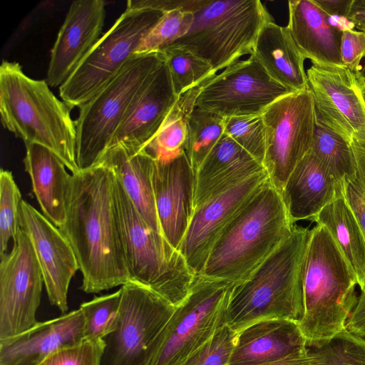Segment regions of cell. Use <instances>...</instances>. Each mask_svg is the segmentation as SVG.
Wrapping results in <instances>:
<instances>
[{
    "instance_id": "cell-36",
    "label": "cell",
    "mask_w": 365,
    "mask_h": 365,
    "mask_svg": "<svg viewBox=\"0 0 365 365\" xmlns=\"http://www.w3.org/2000/svg\"><path fill=\"white\" fill-rule=\"evenodd\" d=\"M21 195L12 173H0V256L7 253L11 240L16 239L22 229Z\"/></svg>"
},
{
    "instance_id": "cell-9",
    "label": "cell",
    "mask_w": 365,
    "mask_h": 365,
    "mask_svg": "<svg viewBox=\"0 0 365 365\" xmlns=\"http://www.w3.org/2000/svg\"><path fill=\"white\" fill-rule=\"evenodd\" d=\"M235 283L195 275L189 294L175 307L159 336L148 365H180L226 325Z\"/></svg>"
},
{
    "instance_id": "cell-16",
    "label": "cell",
    "mask_w": 365,
    "mask_h": 365,
    "mask_svg": "<svg viewBox=\"0 0 365 365\" xmlns=\"http://www.w3.org/2000/svg\"><path fill=\"white\" fill-rule=\"evenodd\" d=\"M268 179L264 170L194 210L179 251L195 275L202 274L210 252L227 224Z\"/></svg>"
},
{
    "instance_id": "cell-1",
    "label": "cell",
    "mask_w": 365,
    "mask_h": 365,
    "mask_svg": "<svg viewBox=\"0 0 365 365\" xmlns=\"http://www.w3.org/2000/svg\"><path fill=\"white\" fill-rule=\"evenodd\" d=\"M115 175L108 166L72 174L66 220L59 228L77 258L81 289L98 293L131 282L115 196Z\"/></svg>"
},
{
    "instance_id": "cell-4",
    "label": "cell",
    "mask_w": 365,
    "mask_h": 365,
    "mask_svg": "<svg viewBox=\"0 0 365 365\" xmlns=\"http://www.w3.org/2000/svg\"><path fill=\"white\" fill-rule=\"evenodd\" d=\"M294 225L281 193L268 179L223 230L202 275L232 282L245 279L290 235Z\"/></svg>"
},
{
    "instance_id": "cell-32",
    "label": "cell",
    "mask_w": 365,
    "mask_h": 365,
    "mask_svg": "<svg viewBox=\"0 0 365 365\" xmlns=\"http://www.w3.org/2000/svg\"><path fill=\"white\" fill-rule=\"evenodd\" d=\"M188 134L185 153L194 170L199 168L224 134V118L195 105L187 113Z\"/></svg>"
},
{
    "instance_id": "cell-37",
    "label": "cell",
    "mask_w": 365,
    "mask_h": 365,
    "mask_svg": "<svg viewBox=\"0 0 365 365\" xmlns=\"http://www.w3.org/2000/svg\"><path fill=\"white\" fill-rule=\"evenodd\" d=\"M193 21L192 11L176 9L165 12L142 39L135 54L160 51L186 35Z\"/></svg>"
},
{
    "instance_id": "cell-7",
    "label": "cell",
    "mask_w": 365,
    "mask_h": 365,
    "mask_svg": "<svg viewBox=\"0 0 365 365\" xmlns=\"http://www.w3.org/2000/svg\"><path fill=\"white\" fill-rule=\"evenodd\" d=\"M164 61L160 51L135 54L117 75L79 107L76 126L80 170L98 163L137 96Z\"/></svg>"
},
{
    "instance_id": "cell-26",
    "label": "cell",
    "mask_w": 365,
    "mask_h": 365,
    "mask_svg": "<svg viewBox=\"0 0 365 365\" xmlns=\"http://www.w3.org/2000/svg\"><path fill=\"white\" fill-rule=\"evenodd\" d=\"M24 164L43 215L60 228L64 223L66 200L72 174L51 150L35 143H25Z\"/></svg>"
},
{
    "instance_id": "cell-27",
    "label": "cell",
    "mask_w": 365,
    "mask_h": 365,
    "mask_svg": "<svg viewBox=\"0 0 365 365\" xmlns=\"http://www.w3.org/2000/svg\"><path fill=\"white\" fill-rule=\"evenodd\" d=\"M154 163L144 149L123 144L109 148L98 162L113 170L145 221L161 234L152 182Z\"/></svg>"
},
{
    "instance_id": "cell-14",
    "label": "cell",
    "mask_w": 365,
    "mask_h": 365,
    "mask_svg": "<svg viewBox=\"0 0 365 365\" xmlns=\"http://www.w3.org/2000/svg\"><path fill=\"white\" fill-rule=\"evenodd\" d=\"M43 279L26 232L21 229L9 253L1 256L0 340L18 336L38 322Z\"/></svg>"
},
{
    "instance_id": "cell-6",
    "label": "cell",
    "mask_w": 365,
    "mask_h": 365,
    "mask_svg": "<svg viewBox=\"0 0 365 365\" xmlns=\"http://www.w3.org/2000/svg\"><path fill=\"white\" fill-rule=\"evenodd\" d=\"M114 196L131 282L176 307L189 294L195 274L180 252L145 221L116 177Z\"/></svg>"
},
{
    "instance_id": "cell-19",
    "label": "cell",
    "mask_w": 365,
    "mask_h": 365,
    "mask_svg": "<svg viewBox=\"0 0 365 365\" xmlns=\"http://www.w3.org/2000/svg\"><path fill=\"white\" fill-rule=\"evenodd\" d=\"M106 1L76 0L69 6L53 48L46 81L60 87L101 37Z\"/></svg>"
},
{
    "instance_id": "cell-38",
    "label": "cell",
    "mask_w": 365,
    "mask_h": 365,
    "mask_svg": "<svg viewBox=\"0 0 365 365\" xmlns=\"http://www.w3.org/2000/svg\"><path fill=\"white\" fill-rule=\"evenodd\" d=\"M224 122V133L262 164L266 150V131L262 115L226 117Z\"/></svg>"
},
{
    "instance_id": "cell-40",
    "label": "cell",
    "mask_w": 365,
    "mask_h": 365,
    "mask_svg": "<svg viewBox=\"0 0 365 365\" xmlns=\"http://www.w3.org/2000/svg\"><path fill=\"white\" fill-rule=\"evenodd\" d=\"M104 346L103 339H84L55 351L38 365H100Z\"/></svg>"
},
{
    "instance_id": "cell-17",
    "label": "cell",
    "mask_w": 365,
    "mask_h": 365,
    "mask_svg": "<svg viewBox=\"0 0 365 365\" xmlns=\"http://www.w3.org/2000/svg\"><path fill=\"white\" fill-rule=\"evenodd\" d=\"M21 219L22 229L34 247L50 303L65 314L70 282L79 270L74 251L62 231L25 200L21 202Z\"/></svg>"
},
{
    "instance_id": "cell-30",
    "label": "cell",
    "mask_w": 365,
    "mask_h": 365,
    "mask_svg": "<svg viewBox=\"0 0 365 365\" xmlns=\"http://www.w3.org/2000/svg\"><path fill=\"white\" fill-rule=\"evenodd\" d=\"M193 106L194 101L188 95H182L143 149L157 160H168L184 152L188 134L187 113Z\"/></svg>"
},
{
    "instance_id": "cell-33",
    "label": "cell",
    "mask_w": 365,
    "mask_h": 365,
    "mask_svg": "<svg viewBox=\"0 0 365 365\" xmlns=\"http://www.w3.org/2000/svg\"><path fill=\"white\" fill-rule=\"evenodd\" d=\"M160 51L179 97L192 88H200L216 75L208 63L182 47L168 46Z\"/></svg>"
},
{
    "instance_id": "cell-49",
    "label": "cell",
    "mask_w": 365,
    "mask_h": 365,
    "mask_svg": "<svg viewBox=\"0 0 365 365\" xmlns=\"http://www.w3.org/2000/svg\"><path fill=\"white\" fill-rule=\"evenodd\" d=\"M355 73L361 86L362 90L365 91V68H361V69L356 71Z\"/></svg>"
},
{
    "instance_id": "cell-25",
    "label": "cell",
    "mask_w": 365,
    "mask_h": 365,
    "mask_svg": "<svg viewBox=\"0 0 365 365\" xmlns=\"http://www.w3.org/2000/svg\"><path fill=\"white\" fill-rule=\"evenodd\" d=\"M288 28L296 45L312 63L343 66L342 29L314 0L288 1Z\"/></svg>"
},
{
    "instance_id": "cell-43",
    "label": "cell",
    "mask_w": 365,
    "mask_h": 365,
    "mask_svg": "<svg viewBox=\"0 0 365 365\" xmlns=\"http://www.w3.org/2000/svg\"><path fill=\"white\" fill-rule=\"evenodd\" d=\"M206 0H129L126 9L129 10H155L163 13L176 9L195 12L199 9Z\"/></svg>"
},
{
    "instance_id": "cell-23",
    "label": "cell",
    "mask_w": 365,
    "mask_h": 365,
    "mask_svg": "<svg viewBox=\"0 0 365 365\" xmlns=\"http://www.w3.org/2000/svg\"><path fill=\"white\" fill-rule=\"evenodd\" d=\"M307 349L299 323L284 319L256 322L237 332L229 365H262Z\"/></svg>"
},
{
    "instance_id": "cell-50",
    "label": "cell",
    "mask_w": 365,
    "mask_h": 365,
    "mask_svg": "<svg viewBox=\"0 0 365 365\" xmlns=\"http://www.w3.org/2000/svg\"><path fill=\"white\" fill-rule=\"evenodd\" d=\"M362 92H363V98H364V102H365V91L362 90Z\"/></svg>"
},
{
    "instance_id": "cell-12",
    "label": "cell",
    "mask_w": 365,
    "mask_h": 365,
    "mask_svg": "<svg viewBox=\"0 0 365 365\" xmlns=\"http://www.w3.org/2000/svg\"><path fill=\"white\" fill-rule=\"evenodd\" d=\"M266 131L262 163L271 184L281 192L298 163L311 149L316 109L309 89L285 95L262 114Z\"/></svg>"
},
{
    "instance_id": "cell-20",
    "label": "cell",
    "mask_w": 365,
    "mask_h": 365,
    "mask_svg": "<svg viewBox=\"0 0 365 365\" xmlns=\"http://www.w3.org/2000/svg\"><path fill=\"white\" fill-rule=\"evenodd\" d=\"M84 339V319L78 309L0 340V365H38L55 351Z\"/></svg>"
},
{
    "instance_id": "cell-41",
    "label": "cell",
    "mask_w": 365,
    "mask_h": 365,
    "mask_svg": "<svg viewBox=\"0 0 365 365\" xmlns=\"http://www.w3.org/2000/svg\"><path fill=\"white\" fill-rule=\"evenodd\" d=\"M340 52L343 66L354 72L360 70V62L365 56V32L344 29Z\"/></svg>"
},
{
    "instance_id": "cell-34",
    "label": "cell",
    "mask_w": 365,
    "mask_h": 365,
    "mask_svg": "<svg viewBox=\"0 0 365 365\" xmlns=\"http://www.w3.org/2000/svg\"><path fill=\"white\" fill-rule=\"evenodd\" d=\"M316 365H365V338L344 328L326 339L307 341Z\"/></svg>"
},
{
    "instance_id": "cell-46",
    "label": "cell",
    "mask_w": 365,
    "mask_h": 365,
    "mask_svg": "<svg viewBox=\"0 0 365 365\" xmlns=\"http://www.w3.org/2000/svg\"><path fill=\"white\" fill-rule=\"evenodd\" d=\"M356 165V174L365 186V142L353 138L350 143Z\"/></svg>"
},
{
    "instance_id": "cell-10",
    "label": "cell",
    "mask_w": 365,
    "mask_h": 365,
    "mask_svg": "<svg viewBox=\"0 0 365 365\" xmlns=\"http://www.w3.org/2000/svg\"><path fill=\"white\" fill-rule=\"evenodd\" d=\"M163 14L125 9L58 88L61 99L71 110L86 103L135 55L142 39Z\"/></svg>"
},
{
    "instance_id": "cell-24",
    "label": "cell",
    "mask_w": 365,
    "mask_h": 365,
    "mask_svg": "<svg viewBox=\"0 0 365 365\" xmlns=\"http://www.w3.org/2000/svg\"><path fill=\"white\" fill-rule=\"evenodd\" d=\"M263 170L262 163L224 133L195 173L194 210Z\"/></svg>"
},
{
    "instance_id": "cell-51",
    "label": "cell",
    "mask_w": 365,
    "mask_h": 365,
    "mask_svg": "<svg viewBox=\"0 0 365 365\" xmlns=\"http://www.w3.org/2000/svg\"><path fill=\"white\" fill-rule=\"evenodd\" d=\"M364 58H365V56H364ZM363 68H365V64H364V66Z\"/></svg>"
},
{
    "instance_id": "cell-29",
    "label": "cell",
    "mask_w": 365,
    "mask_h": 365,
    "mask_svg": "<svg viewBox=\"0 0 365 365\" xmlns=\"http://www.w3.org/2000/svg\"><path fill=\"white\" fill-rule=\"evenodd\" d=\"M313 222L328 230L361 289L365 284V237L344 195L327 205Z\"/></svg>"
},
{
    "instance_id": "cell-15",
    "label": "cell",
    "mask_w": 365,
    "mask_h": 365,
    "mask_svg": "<svg viewBox=\"0 0 365 365\" xmlns=\"http://www.w3.org/2000/svg\"><path fill=\"white\" fill-rule=\"evenodd\" d=\"M307 76L318 118L349 143L353 138L365 142V102L355 72L312 63Z\"/></svg>"
},
{
    "instance_id": "cell-39",
    "label": "cell",
    "mask_w": 365,
    "mask_h": 365,
    "mask_svg": "<svg viewBox=\"0 0 365 365\" xmlns=\"http://www.w3.org/2000/svg\"><path fill=\"white\" fill-rule=\"evenodd\" d=\"M237 332L227 324L180 365H229Z\"/></svg>"
},
{
    "instance_id": "cell-22",
    "label": "cell",
    "mask_w": 365,
    "mask_h": 365,
    "mask_svg": "<svg viewBox=\"0 0 365 365\" xmlns=\"http://www.w3.org/2000/svg\"><path fill=\"white\" fill-rule=\"evenodd\" d=\"M281 196L292 222L312 220L343 195V183L309 151L289 176Z\"/></svg>"
},
{
    "instance_id": "cell-5",
    "label": "cell",
    "mask_w": 365,
    "mask_h": 365,
    "mask_svg": "<svg viewBox=\"0 0 365 365\" xmlns=\"http://www.w3.org/2000/svg\"><path fill=\"white\" fill-rule=\"evenodd\" d=\"M355 275L328 230L311 229L303 273L304 313L298 322L307 341L345 328L358 297Z\"/></svg>"
},
{
    "instance_id": "cell-42",
    "label": "cell",
    "mask_w": 365,
    "mask_h": 365,
    "mask_svg": "<svg viewBox=\"0 0 365 365\" xmlns=\"http://www.w3.org/2000/svg\"><path fill=\"white\" fill-rule=\"evenodd\" d=\"M343 195L365 237V186L357 174L343 182Z\"/></svg>"
},
{
    "instance_id": "cell-48",
    "label": "cell",
    "mask_w": 365,
    "mask_h": 365,
    "mask_svg": "<svg viewBox=\"0 0 365 365\" xmlns=\"http://www.w3.org/2000/svg\"><path fill=\"white\" fill-rule=\"evenodd\" d=\"M317 360L306 349L305 351L284 359L262 365H316Z\"/></svg>"
},
{
    "instance_id": "cell-47",
    "label": "cell",
    "mask_w": 365,
    "mask_h": 365,
    "mask_svg": "<svg viewBox=\"0 0 365 365\" xmlns=\"http://www.w3.org/2000/svg\"><path fill=\"white\" fill-rule=\"evenodd\" d=\"M346 19L359 31L365 32V0H353Z\"/></svg>"
},
{
    "instance_id": "cell-13",
    "label": "cell",
    "mask_w": 365,
    "mask_h": 365,
    "mask_svg": "<svg viewBox=\"0 0 365 365\" xmlns=\"http://www.w3.org/2000/svg\"><path fill=\"white\" fill-rule=\"evenodd\" d=\"M291 93L274 81L250 56L227 66L199 88L194 105L222 118L262 115L273 102Z\"/></svg>"
},
{
    "instance_id": "cell-2",
    "label": "cell",
    "mask_w": 365,
    "mask_h": 365,
    "mask_svg": "<svg viewBox=\"0 0 365 365\" xmlns=\"http://www.w3.org/2000/svg\"><path fill=\"white\" fill-rule=\"evenodd\" d=\"M311 229L294 225L290 235L245 279L235 282L226 324L239 332L261 320L299 322L304 313L303 273Z\"/></svg>"
},
{
    "instance_id": "cell-28",
    "label": "cell",
    "mask_w": 365,
    "mask_h": 365,
    "mask_svg": "<svg viewBox=\"0 0 365 365\" xmlns=\"http://www.w3.org/2000/svg\"><path fill=\"white\" fill-rule=\"evenodd\" d=\"M250 56L274 81L292 92L309 88L304 69L306 58L287 26L274 21L267 23L260 30Z\"/></svg>"
},
{
    "instance_id": "cell-21",
    "label": "cell",
    "mask_w": 365,
    "mask_h": 365,
    "mask_svg": "<svg viewBox=\"0 0 365 365\" xmlns=\"http://www.w3.org/2000/svg\"><path fill=\"white\" fill-rule=\"evenodd\" d=\"M179 98L164 61L132 103L109 148L118 144L144 148Z\"/></svg>"
},
{
    "instance_id": "cell-8",
    "label": "cell",
    "mask_w": 365,
    "mask_h": 365,
    "mask_svg": "<svg viewBox=\"0 0 365 365\" xmlns=\"http://www.w3.org/2000/svg\"><path fill=\"white\" fill-rule=\"evenodd\" d=\"M272 21L259 0H206L194 12L189 32L169 46L188 50L217 74L242 56L251 55L260 30Z\"/></svg>"
},
{
    "instance_id": "cell-31",
    "label": "cell",
    "mask_w": 365,
    "mask_h": 365,
    "mask_svg": "<svg viewBox=\"0 0 365 365\" xmlns=\"http://www.w3.org/2000/svg\"><path fill=\"white\" fill-rule=\"evenodd\" d=\"M310 150L342 183L356 175L351 145L317 116Z\"/></svg>"
},
{
    "instance_id": "cell-45",
    "label": "cell",
    "mask_w": 365,
    "mask_h": 365,
    "mask_svg": "<svg viewBox=\"0 0 365 365\" xmlns=\"http://www.w3.org/2000/svg\"><path fill=\"white\" fill-rule=\"evenodd\" d=\"M329 17L346 19L353 0H314Z\"/></svg>"
},
{
    "instance_id": "cell-3",
    "label": "cell",
    "mask_w": 365,
    "mask_h": 365,
    "mask_svg": "<svg viewBox=\"0 0 365 365\" xmlns=\"http://www.w3.org/2000/svg\"><path fill=\"white\" fill-rule=\"evenodd\" d=\"M46 80L24 73L17 62L3 60L0 66V114L3 127L24 143L53 152L71 174L80 171L76 155V120L71 108L58 98Z\"/></svg>"
},
{
    "instance_id": "cell-44",
    "label": "cell",
    "mask_w": 365,
    "mask_h": 365,
    "mask_svg": "<svg viewBox=\"0 0 365 365\" xmlns=\"http://www.w3.org/2000/svg\"><path fill=\"white\" fill-rule=\"evenodd\" d=\"M360 289L361 293L345 328L351 333L365 338V284Z\"/></svg>"
},
{
    "instance_id": "cell-11",
    "label": "cell",
    "mask_w": 365,
    "mask_h": 365,
    "mask_svg": "<svg viewBox=\"0 0 365 365\" xmlns=\"http://www.w3.org/2000/svg\"><path fill=\"white\" fill-rule=\"evenodd\" d=\"M115 329L105 336L100 365H148L175 307L158 294L130 282L120 287Z\"/></svg>"
},
{
    "instance_id": "cell-18",
    "label": "cell",
    "mask_w": 365,
    "mask_h": 365,
    "mask_svg": "<svg viewBox=\"0 0 365 365\" xmlns=\"http://www.w3.org/2000/svg\"><path fill=\"white\" fill-rule=\"evenodd\" d=\"M152 182L161 234L179 250L194 212L195 173L185 151L155 160Z\"/></svg>"
},
{
    "instance_id": "cell-35",
    "label": "cell",
    "mask_w": 365,
    "mask_h": 365,
    "mask_svg": "<svg viewBox=\"0 0 365 365\" xmlns=\"http://www.w3.org/2000/svg\"><path fill=\"white\" fill-rule=\"evenodd\" d=\"M121 299L120 288L109 294L96 297L81 304L84 319V337L103 339L113 332L118 324Z\"/></svg>"
}]
</instances>
